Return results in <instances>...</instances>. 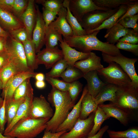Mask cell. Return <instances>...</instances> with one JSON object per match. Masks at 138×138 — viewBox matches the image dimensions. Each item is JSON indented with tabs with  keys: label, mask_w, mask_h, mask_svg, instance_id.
<instances>
[{
	"label": "cell",
	"mask_w": 138,
	"mask_h": 138,
	"mask_svg": "<svg viewBox=\"0 0 138 138\" xmlns=\"http://www.w3.org/2000/svg\"><path fill=\"white\" fill-rule=\"evenodd\" d=\"M47 98L54 107L55 111L47 122L45 130L55 133L59 126L66 119L75 102L72 100L68 91H62L52 87Z\"/></svg>",
	"instance_id": "6da1fadb"
},
{
	"label": "cell",
	"mask_w": 138,
	"mask_h": 138,
	"mask_svg": "<svg viewBox=\"0 0 138 138\" xmlns=\"http://www.w3.org/2000/svg\"><path fill=\"white\" fill-rule=\"evenodd\" d=\"M99 31H96L89 34L73 36L63 39L69 46L83 52L89 53L93 50H97L112 55L121 53L116 45L102 42L97 38V35Z\"/></svg>",
	"instance_id": "7a4b0ae2"
},
{
	"label": "cell",
	"mask_w": 138,
	"mask_h": 138,
	"mask_svg": "<svg viewBox=\"0 0 138 138\" xmlns=\"http://www.w3.org/2000/svg\"><path fill=\"white\" fill-rule=\"evenodd\" d=\"M50 119L29 117L24 118L18 121L5 136L15 138H34L45 129L47 123Z\"/></svg>",
	"instance_id": "3957f363"
},
{
	"label": "cell",
	"mask_w": 138,
	"mask_h": 138,
	"mask_svg": "<svg viewBox=\"0 0 138 138\" xmlns=\"http://www.w3.org/2000/svg\"><path fill=\"white\" fill-rule=\"evenodd\" d=\"M129 114L138 109V88L132 85L118 86L115 102L113 103Z\"/></svg>",
	"instance_id": "277c9868"
},
{
	"label": "cell",
	"mask_w": 138,
	"mask_h": 138,
	"mask_svg": "<svg viewBox=\"0 0 138 138\" xmlns=\"http://www.w3.org/2000/svg\"><path fill=\"white\" fill-rule=\"evenodd\" d=\"M6 50L10 61L21 72H33L28 68L22 44L10 36L7 38Z\"/></svg>",
	"instance_id": "5b68a950"
},
{
	"label": "cell",
	"mask_w": 138,
	"mask_h": 138,
	"mask_svg": "<svg viewBox=\"0 0 138 138\" xmlns=\"http://www.w3.org/2000/svg\"><path fill=\"white\" fill-rule=\"evenodd\" d=\"M108 63L107 67L97 72L98 74L103 76L107 83L120 86L132 85L129 77L119 65L113 62Z\"/></svg>",
	"instance_id": "8992f818"
},
{
	"label": "cell",
	"mask_w": 138,
	"mask_h": 138,
	"mask_svg": "<svg viewBox=\"0 0 138 138\" xmlns=\"http://www.w3.org/2000/svg\"><path fill=\"white\" fill-rule=\"evenodd\" d=\"M104 61L109 63L114 62L118 64L130 78L132 85L138 88V76L135 67V64L138 59L129 58L124 56L121 53L112 55L102 52Z\"/></svg>",
	"instance_id": "52a82bcc"
},
{
	"label": "cell",
	"mask_w": 138,
	"mask_h": 138,
	"mask_svg": "<svg viewBox=\"0 0 138 138\" xmlns=\"http://www.w3.org/2000/svg\"><path fill=\"white\" fill-rule=\"evenodd\" d=\"M119 7L108 10L91 11L85 14L79 23L86 33L99 27L106 20L116 13Z\"/></svg>",
	"instance_id": "ba28073f"
},
{
	"label": "cell",
	"mask_w": 138,
	"mask_h": 138,
	"mask_svg": "<svg viewBox=\"0 0 138 138\" xmlns=\"http://www.w3.org/2000/svg\"><path fill=\"white\" fill-rule=\"evenodd\" d=\"M95 112L91 113L87 118H79L69 132L63 134L59 138H85L91 131L94 124Z\"/></svg>",
	"instance_id": "9c48e42d"
},
{
	"label": "cell",
	"mask_w": 138,
	"mask_h": 138,
	"mask_svg": "<svg viewBox=\"0 0 138 138\" xmlns=\"http://www.w3.org/2000/svg\"><path fill=\"white\" fill-rule=\"evenodd\" d=\"M69 7L72 14L79 22L85 14L91 11L111 9L97 6L93 0H69Z\"/></svg>",
	"instance_id": "30bf717a"
},
{
	"label": "cell",
	"mask_w": 138,
	"mask_h": 138,
	"mask_svg": "<svg viewBox=\"0 0 138 138\" xmlns=\"http://www.w3.org/2000/svg\"><path fill=\"white\" fill-rule=\"evenodd\" d=\"M54 113L49 103L42 95L33 97L30 106L29 117L35 118L50 119Z\"/></svg>",
	"instance_id": "8fae6325"
},
{
	"label": "cell",
	"mask_w": 138,
	"mask_h": 138,
	"mask_svg": "<svg viewBox=\"0 0 138 138\" xmlns=\"http://www.w3.org/2000/svg\"><path fill=\"white\" fill-rule=\"evenodd\" d=\"M35 6L36 20L32 32V40L35 45L36 53H37L44 45L45 26L39 6L36 4Z\"/></svg>",
	"instance_id": "7c38bea8"
},
{
	"label": "cell",
	"mask_w": 138,
	"mask_h": 138,
	"mask_svg": "<svg viewBox=\"0 0 138 138\" xmlns=\"http://www.w3.org/2000/svg\"><path fill=\"white\" fill-rule=\"evenodd\" d=\"M37 73L30 71L23 72L10 78L2 89V96L3 99H5V102L12 99L15 90L22 82L27 78L34 77Z\"/></svg>",
	"instance_id": "4fadbf2b"
},
{
	"label": "cell",
	"mask_w": 138,
	"mask_h": 138,
	"mask_svg": "<svg viewBox=\"0 0 138 138\" xmlns=\"http://www.w3.org/2000/svg\"><path fill=\"white\" fill-rule=\"evenodd\" d=\"M37 56L38 65H44L47 69L51 68L56 62L63 58L62 51L57 45L53 48L43 49L37 53Z\"/></svg>",
	"instance_id": "5bb4252c"
},
{
	"label": "cell",
	"mask_w": 138,
	"mask_h": 138,
	"mask_svg": "<svg viewBox=\"0 0 138 138\" xmlns=\"http://www.w3.org/2000/svg\"><path fill=\"white\" fill-rule=\"evenodd\" d=\"M88 91L86 85L84 87L81 97L77 103L74 106L64 121L59 126L56 132L70 131L79 118L81 102L83 98Z\"/></svg>",
	"instance_id": "9a60e30c"
},
{
	"label": "cell",
	"mask_w": 138,
	"mask_h": 138,
	"mask_svg": "<svg viewBox=\"0 0 138 138\" xmlns=\"http://www.w3.org/2000/svg\"><path fill=\"white\" fill-rule=\"evenodd\" d=\"M34 0H29L25 11L20 18L27 31L28 38L31 40L33 31L36 23V9Z\"/></svg>",
	"instance_id": "2e32d148"
},
{
	"label": "cell",
	"mask_w": 138,
	"mask_h": 138,
	"mask_svg": "<svg viewBox=\"0 0 138 138\" xmlns=\"http://www.w3.org/2000/svg\"><path fill=\"white\" fill-rule=\"evenodd\" d=\"M59 42L63 59L68 66H74L78 61L86 59L89 55L90 52L84 53L78 51L69 46L63 40Z\"/></svg>",
	"instance_id": "e0dca14e"
},
{
	"label": "cell",
	"mask_w": 138,
	"mask_h": 138,
	"mask_svg": "<svg viewBox=\"0 0 138 138\" xmlns=\"http://www.w3.org/2000/svg\"><path fill=\"white\" fill-rule=\"evenodd\" d=\"M101 61L100 57L91 52L87 58L76 62L74 66L84 74L92 71L98 72L104 68Z\"/></svg>",
	"instance_id": "ac0fdd59"
},
{
	"label": "cell",
	"mask_w": 138,
	"mask_h": 138,
	"mask_svg": "<svg viewBox=\"0 0 138 138\" xmlns=\"http://www.w3.org/2000/svg\"><path fill=\"white\" fill-rule=\"evenodd\" d=\"M0 24L8 32L25 27L21 20L12 12L0 8Z\"/></svg>",
	"instance_id": "d6986e66"
},
{
	"label": "cell",
	"mask_w": 138,
	"mask_h": 138,
	"mask_svg": "<svg viewBox=\"0 0 138 138\" xmlns=\"http://www.w3.org/2000/svg\"><path fill=\"white\" fill-rule=\"evenodd\" d=\"M67 12L66 8L63 6L58 12L56 19L49 26L58 31L63 38L74 36L72 30L66 19Z\"/></svg>",
	"instance_id": "ffe728a7"
},
{
	"label": "cell",
	"mask_w": 138,
	"mask_h": 138,
	"mask_svg": "<svg viewBox=\"0 0 138 138\" xmlns=\"http://www.w3.org/2000/svg\"><path fill=\"white\" fill-rule=\"evenodd\" d=\"M86 80L88 93L95 98L107 83L103 82L98 76L97 71H92L84 74Z\"/></svg>",
	"instance_id": "44dd1931"
},
{
	"label": "cell",
	"mask_w": 138,
	"mask_h": 138,
	"mask_svg": "<svg viewBox=\"0 0 138 138\" xmlns=\"http://www.w3.org/2000/svg\"><path fill=\"white\" fill-rule=\"evenodd\" d=\"M98 106L109 117L116 118L124 125L128 124L129 114L114 104L112 103L106 104H102L98 105Z\"/></svg>",
	"instance_id": "7402d4cb"
},
{
	"label": "cell",
	"mask_w": 138,
	"mask_h": 138,
	"mask_svg": "<svg viewBox=\"0 0 138 138\" xmlns=\"http://www.w3.org/2000/svg\"><path fill=\"white\" fill-rule=\"evenodd\" d=\"M33 96L26 97L20 105L15 116L10 124L5 129L3 135L5 136L9 132L14 125L19 120L29 117L30 109Z\"/></svg>",
	"instance_id": "603a6c76"
},
{
	"label": "cell",
	"mask_w": 138,
	"mask_h": 138,
	"mask_svg": "<svg viewBox=\"0 0 138 138\" xmlns=\"http://www.w3.org/2000/svg\"><path fill=\"white\" fill-rule=\"evenodd\" d=\"M118 88V86L116 85L107 83L95 98L98 105L103 104L104 102L107 101H110L114 103Z\"/></svg>",
	"instance_id": "cb8c5ba5"
},
{
	"label": "cell",
	"mask_w": 138,
	"mask_h": 138,
	"mask_svg": "<svg viewBox=\"0 0 138 138\" xmlns=\"http://www.w3.org/2000/svg\"><path fill=\"white\" fill-rule=\"evenodd\" d=\"M130 29L125 28L118 23L107 30L104 36L106 42L113 45L118 42L122 37L124 36L129 31Z\"/></svg>",
	"instance_id": "d4e9b609"
},
{
	"label": "cell",
	"mask_w": 138,
	"mask_h": 138,
	"mask_svg": "<svg viewBox=\"0 0 138 138\" xmlns=\"http://www.w3.org/2000/svg\"><path fill=\"white\" fill-rule=\"evenodd\" d=\"M24 48L28 66L32 71L38 67L35 45L32 40L28 39L22 43Z\"/></svg>",
	"instance_id": "484cf974"
},
{
	"label": "cell",
	"mask_w": 138,
	"mask_h": 138,
	"mask_svg": "<svg viewBox=\"0 0 138 138\" xmlns=\"http://www.w3.org/2000/svg\"><path fill=\"white\" fill-rule=\"evenodd\" d=\"M98 105L94 98L88 92L83 98L79 118L85 119L93 112L96 111Z\"/></svg>",
	"instance_id": "4316f807"
},
{
	"label": "cell",
	"mask_w": 138,
	"mask_h": 138,
	"mask_svg": "<svg viewBox=\"0 0 138 138\" xmlns=\"http://www.w3.org/2000/svg\"><path fill=\"white\" fill-rule=\"evenodd\" d=\"M127 8V5H120L116 13L106 20L98 28L87 32V34H90L95 31H100L103 29L107 30L116 24L118 19L125 13Z\"/></svg>",
	"instance_id": "83f0119b"
},
{
	"label": "cell",
	"mask_w": 138,
	"mask_h": 138,
	"mask_svg": "<svg viewBox=\"0 0 138 138\" xmlns=\"http://www.w3.org/2000/svg\"><path fill=\"white\" fill-rule=\"evenodd\" d=\"M69 0H64L63 6L66 8V19L72 30L74 36H81L87 34L86 31L70 11L69 7Z\"/></svg>",
	"instance_id": "f1b7e54d"
},
{
	"label": "cell",
	"mask_w": 138,
	"mask_h": 138,
	"mask_svg": "<svg viewBox=\"0 0 138 138\" xmlns=\"http://www.w3.org/2000/svg\"><path fill=\"white\" fill-rule=\"evenodd\" d=\"M62 36L54 28L49 26L45 27L44 45L46 48H53L57 46L58 42L63 40Z\"/></svg>",
	"instance_id": "f546056e"
},
{
	"label": "cell",
	"mask_w": 138,
	"mask_h": 138,
	"mask_svg": "<svg viewBox=\"0 0 138 138\" xmlns=\"http://www.w3.org/2000/svg\"><path fill=\"white\" fill-rule=\"evenodd\" d=\"M30 78L25 80L16 88L13 95V100H17L33 96V90L30 83Z\"/></svg>",
	"instance_id": "4dcf8cb0"
},
{
	"label": "cell",
	"mask_w": 138,
	"mask_h": 138,
	"mask_svg": "<svg viewBox=\"0 0 138 138\" xmlns=\"http://www.w3.org/2000/svg\"><path fill=\"white\" fill-rule=\"evenodd\" d=\"M26 98H23L16 100L12 99L9 101L5 102L7 126L10 124L14 118L19 107L24 101Z\"/></svg>",
	"instance_id": "1f68e13d"
},
{
	"label": "cell",
	"mask_w": 138,
	"mask_h": 138,
	"mask_svg": "<svg viewBox=\"0 0 138 138\" xmlns=\"http://www.w3.org/2000/svg\"><path fill=\"white\" fill-rule=\"evenodd\" d=\"M20 72L10 61L4 68L0 71V79L2 83V89L8 80Z\"/></svg>",
	"instance_id": "d6a6232c"
},
{
	"label": "cell",
	"mask_w": 138,
	"mask_h": 138,
	"mask_svg": "<svg viewBox=\"0 0 138 138\" xmlns=\"http://www.w3.org/2000/svg\"><path fill=\"white\" fill-rule=\"evenodd\" d=\"M109 118L102 109L98 106L95 112L93 126L87 137L96 134L100 129L101 126L104 121Z\"/></svg>",
	"instance_id": "836d02e7"
},
{
	"label": "cell",
	"mask_w": 138,
	"mask_h": 138,
	"mask_svg": "<svg viewBox=\"0 0 138 138\" xmlns=\"http://www.w3.org/2000/svg\"><path fill=\"white\" fill-rule=\"evenodd\" d=\"M83 75L84 74L74 66H68L60 77L64 81L70 83L77 80L83 77Z\"/></svg>",
	"instance_id": "e575fe53"
},
{
	"label": "cell",
	"mask_w": 138,
	"mask_h": 138,
	"mask_svg": "<svg viewBox=\"0 0 138 138\" xmlns=\"http://www.w3.org/2000/svg\"><path fill=\"white\" fill-rule=\"evenodd\" d=\"M95 4L99 7L113 9L123 5H127L137 0H93Z\"/></svg>",
	"instance_id": "d590c367"
},
{
	"label": "cell",
	"mask_w": 138,
	"mask_h": 138,
	"mask_svg": "<svg viewBox=\"0 0 138 138\" xmlns=\"http://www.w3.org/2000/svg\"><path fill=\"white\" fill-rule=\"evenodd\" d=\"M106 131L110 138H138V129L137 128L122 131L108 129Z\"/></svg>",
	"instance_id": "8d00e7d4"
},
{
	"label": "cell",
	"mask_w": 138,
	"mask_h": 138,
	"mask_svg": "<svg viewBox=\"0 0 138 138\" xmlns=\"http://www.w3.org/2000/svg\"><path fill=\"white\" fill-rule=\"evenodd\" d=\"M68 66L66 62L63 58L53 66L50 71L46 73V76L54 78L60 77Z\"/></svg>",
	"instance_id": "74e56055"
},
{
	"label": "cell",
	"mask_w": 138,
	"mask_h": 138,
	"mask_svg": "<svg viewBox=\"0 0 138 138\" xmlns=\"http://www.w3.org/2000/svg\"><path fill=\"white\" fill-rule=\"evenodd\" d=\"M63 0H37V3L42 4L43 7L49 11L58 13L63 6Z\"/></svg>",
	"instance_id": "f35d334b"
},
{
	"label": "cell",
	"mask_w": 138,
	"mask_h": 138,
	"mask_svg": "<svg viewBox=\"0 0 138 138\" xmlns=\"http://www.w3.org/2000/svg\"><path fill=\"white\" fill-rule=\"evenodd\" d=\"M138 14L132 16L126 17L120 20L118 22L124 27L132 28L138 32Z\"/></svg>",
	"instance_id": "ab89813d"
},
{
	"label": "cell",
	"mask_w": 138,
	"mask_h": 138,
	"mask_svg": "<svg viewBox=\"0 0 138 138\" xmlns=\"http://www.w3.org/2000/svg\"><path fill=\"white\" fill-rule=\"evenodd\" d=\"M28 1L27 0H14L12 12L20 19L27 8Z\"/></svg>",
	"instance_id": "60d3db41"
},
{
	"label": "cell",
	"mask_w": 138,
	"mask_h": 138,
	"mask_svg": "<svg viewBox=\"0 0 138 138\" xmlns=\"http://www.w3.org/2000/svg\"><path fill=\"white\" fill-rule=\"evenodd\" d=\"M45 79L52 86V87L62 91H68L70 83L56 78L47 76L46 77Z\"/></svg>",
	"instance_id": "b9f144b4"
},
{
	"label": "cell",
	"mask_w": 138,
	"mask_h": 138,
	"mask_svg": "<svg viewBox=\"0 0 138 138\" xmlns=\"http://www.w3.org/2000/svg\"><path fill=\"white\" fill-rule=\"evenodd\" d=\"M83 85L78 80L70 83L68 91L72 100L75 101L82 90Z\"/></svg>",
	"instance_id": "7bdbcfd3"
},
{
	"label": "cell",
	"mask_w": 138,
	"mask_h": 138,
	"mask_svg": "<svg viewBox=\"0 0 138 138\" xmlns=\"http://www.w3.org/2000/svg\"><path fill=\"white\" fill-rule=\"evenodd\" d=\"M8 32L11 37L22 43L28 39L27 33L25 27Z\"/></svg>",
	"instance_id": "ee69618b"
},
{
	"label": "cell",
	"mask_w": 138,
	"mask_h": 138,
	"mask_svg": "<svg viewBox=\"0 0 138 138\" xmlns=\"http://www.w3.org/2000/svg\"><path fill=\"white\" fill-rule=\"evenodd\" d=\"M118 42L132 44H137L138 43V32L133 29H130L129 32L120 39Z\"/></svg>",
	"instance_id": "f6af8a7d"
},
{
	"label": "cell",
	"mask_w": 138,
	"mask_h": 138,
	"mask_svg": "<svg viewBox=\"0 0 138 138\" xmlns=\"http://www.w3.org/2000/svg\"><path fill=\"white\" fill-rule=\"evenodd\" d=\"M119 49L130 52L135 55H138V44H132L123 42H118L116 45Z\"/></svg>",
	"instance_id": "bcb514c9"
},
{
	"label": "cell",
	"mask_w": 138,
	"mask_h": 138,
	"mask_svg": "<svg viewBox=\"0 0 138 138\" xmlns=\"http://www.w3.org/2000/svg\"><path fill=\"white\" fill-rule=\"evenodd\" d=\"M42 17L45 22V27H47L56 18L58 13L49 11L43 7L42 8Z\"/></svg>",
	"instance_id": "7dc6e473"
},
{
	"label": "cell",
	"mask_w": 138,
	"mask_h": 138,
	"mask_svg": "<svg viewBox=\"0 0 138 138\" xmlns=\"http://www.w3.org/2000/svg\"><path fill=\"white\" fill-rule=\"evenodd\" d=\"M127 8L125 13L118 20L116 24L123 18L129 16L135 15L138 13V0L127 5Z\"/></svg>",
	"instance_id": "c3c4849f"
},
{
	"label": "cell",
	"mask_w": 138,
	"mask_h": 138,
	"mask_svg": "<svg viewBox=\"0 0 138 138\" xmlns=\"http://www.w3.org/2000/svg\"><path fill=\"white\" fill-rule=\"evenodd\" d=\"M5 103V99L4 98L3 105L0 108V132L3 134L5 130V124L7 122Z\"/></svg>",
	"instance_id": "681fc988"
},
{
	"label": "cell",
	"mask_w": 138,
	"mask_h": 138,
	"mask_svg": "<svg viewBox=\"0 0 138 138\" xmlns=\"http://www.w3.org/2000/svg\"><path fill=\"white\" fill-rule=\"evenodd\" d=\"M10 61L9 56L6 51L0 52V71Z\"/></svg>",
	"instance_id": "f907efd6"
},
{
	"label": "cell",
	"mask_w": 138,
	"mask_h": 138,
	"mask_svg": "<svg viewBox=\"0 0 138 138\" xmlns=\"http://www.w3.org/2000/svg\"><path fill=\"white\" fill-rule=\"evenodd\" d=\"M14 0H0V8L12 12Z\"/></svg>",
	"instance_id": "816d5d0a"
},
{
	"label": "cell",
	"mask_w": 138,
	"mask_h": 138,
	"mask_svg": "<svg viewBox=\"0 0 138 138\" xmlns=\"http://www.w3.org/2000/svg\"><path fill=\"white\" fill-rule=\"evenodd\" d=\"M67 132V131H64L52 133L45 130L42 138H59L63 134Z\"/></svg>",
	"instance_id": "f5cc1de1"
},
{
	"label": "cell",
	"mask_w": 138,
	"mask_h": 138,
	"mask_svg": "<svg viewBox=\"0 0 138 138\" xmlns=\"http://www.w3.org/2000/svg\"><path fill=\"white\" fill-rule=\"evenodd\" d=\"M109 126L105 125L102 127L95 135L85 138H102L104 134L108 129Z\"/></svg>",
	"instance_id": "db71d44e"
},
{
	"label": "cell",
	"mask_w": 138,
	"mask_h": 138,
	"mask_svg": "<svg viewBox=\"0 0 138 138\" xmlns=\"http://www.w3.org/2000/svg\"><path fill=\"white\" fill-rule=\"evenodd\" d=\"M7 38H8L0 37V52L5 50Z\"/></svg>",
	"instance_id": "11a10c76"
},
{
	"label": "cell",
	"mask_w": 138,
	"mask_h": 138,
	"mask_svg": "<svg viewBox=\"0 0 138 138\" xmlns=\"http://www.w3.org/2000/svg\"><path fill=\"white\" fill-rule=\"evenodd\" d=\"M35 85L37 88L39 89H42L45 87L46 84L44 80H36L35 83Z\"/></svg>",
	"instance_id": "9f6ffc18"
},
{
	"label": "cell",
	"mask_w": 138,
	"mask_h": 138,
	"mask_svg": "<svg viewBox=\"0 0 138 138\" xmlns=\"http://www.w3.org/2000/svg\"><path fill=\"white\" fill-rule=\"evenodd\" d=\"M36 80L43 81L45 79V75L42 73H37L34 77Z\"/></svg>",
	"instance_id": "6f0895ef"
},
{
	"label": "cell",
	"mask_w": 138,
	"mask_h": 138,
	"mask_svg": "<svg viewBox=\"0 0 138 138\" xmlns=\"http://www.w3.org/2000/svg\"><path fill=\"white\" fill-rule=\"evenodd\" d=\"M10 36L9 33L0 26V37L8 38Z\"/></svg>",
	"instance_id": "680465c9"
},
{
	"label": "cell",
	"mask_w": 138,
	"mask_h": 138,
	"mask_svg": "<svg viewBox=\"0 0 138 138\" xmlns=\"http://www.w3.org/2000/svg\"><path fill=\"white\" fill-rule=\"evenodd\" d=\"M2 87V83L0 79V91ZM4 102V99L0 97V108L2 107Z\"/></svg>",
	"instance_id": "91938a15"
},
{
	"label": "cell",
	"mask_w": 138,
	"mask_h": 138,
	"mask_svg": "<svg viewBox=\"0 0 138 138\" xmlns=\"http://www.w3.org/2000/svg\"><path fill=\"white\" fill-rule=\"evenodd\" d=\"M0 138H15L8 136H5L0 132Z\"/></svg>",
	"instance_id": "94428289"
},
{
	"label": "cell",
	"mask_w": 138,
	"mask_h": 138,
	"mask_svg": "<svg viewBox=\"0 0 138 138\" xmlns=\"http://www.w3.org/2000/svg\"></svg>",
	"instance_id": "6125c7cd"
}]
</instances>
